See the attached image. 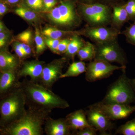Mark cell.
I'll use <instances>...</instances> for the list:
<instances>
[{"mask_svg":"<svg viewBox=\"0 0 135 135\" xmlns=\"http://www.w3.org/2000/svg\"><path fill=\"white\" fill-rule=\"evenodd\" d=\"M13 49L17 56L19 58L20 60L23 59L26 57L24 52L22 50L21 43L18 42H15L13 44Z\"/></svg>","mask_w":135,"mask_h":135,"instance_id":"obj_32","label":"cell"},{"mask_svg":"<svg viewBox=\"0 0 135 135\" xmlns=\"http://www.w3.org/2000/svg\"><path fill=\"white\" fill-rule=\"evenodd\" d=\"M17 39L22 42V43L30 44L32 40V33L29 30L25 31L19 34L17 36Z\"/></svg>","mask_w":135,"mask_h":135,"instance_id":"obj_28","label":"cell"},{"mask_svg":"<svg viewBox=\"0 0 135 135\" xmlns=\"http://www.w3.org/2000/svg\"><path fill=\"white\" fill-rule=\"evenodd\" d=\"M66 61V58L64 57L45 65L39 83L47 88L51 89L53 85L60 79V76L63 74L64 66Z\"/></svg>","mask_w":135,"mask_h":135,"instance_id":"obj_10","label":"cell"},{"mask_svg":"<svg viewBox=\"0 0 135 135\" xmlns=\"http://www.w3.org/2000/svg\"><path fill=\"white\" fill-rule=\"evenodd\" d=\"M65 118L72 131L73 135H75L78 131L91 127L88 122L85 111L82 109L69 114Z\"/></svg>","mask_w":135,"mask_h":135,"instance_id":"obj_16","label":"cell"},{"mask_svg":"<svg viewBox=\"0 0 135 135\" xmlns=\"http://www.w3.org/2000/svg\"><path fill=\"white\" fill-rule=\"evenodd\" d=\"M15 13L22 18L29 21H36L38 18L37 15L33 11L25 8H17L15 10Z\"/></svg>","mask_w":135,"mask_h":135,"instance_id":"obj_24","label":"cell"},{"mask_svg":"<svg viewBox=\"0 0 135 135\" xmlns=\"http://www.w3.org/2000/svg\"><path fill=\"white\" fill-rule=\"evenodd\" d=\"M129 20L127 12L123 5L113 6L112 22L114 25L120 27Z\"/></svg>","mask_w":135,"mask_h":135,"instance_id":"obj_19","label":"cell"},{"mask_svg":"<svg viewBox=\"0 0 135 135\" xmlns=\"http://www.w3.org/2000/svg\"><path fill=\"white\" fill-rule=\"evenodd\" d=\"M25 98L20 88L0 99V127L17 120L26 112Z\"/></svg>","mask_w":135,"mask_h":135,"instance_id":"obj_3","label":"cell"},{"mask_svg":"<svg viewBox=\"0 0 135 135\" xmlns=\"http://www.w3.org/2000/svg\"><path fill=\"white\" fill-rule=\"evenodd\" d=\"M35 41L36 43V54L39 56L43 53L46 50V45L41 35L40 32L38 29H35Z\"/></svg>","mask_w":135,"mask_h":135,"instance_id":"obj_25","label":"cell"},{"mask_svg":"<svg viewBox=\"0 0 135 135\" xmlns=\"http://www.w3.org/2000/svg\"><path fill=\"white\" fill-rule=\"evenodd\" d=\"M91 105L101 112L111 120L126 119L135 112V106L129 104H104L101 101Z\"/></svg>","mask_w":135,"mask_h":135,"instance_id":"obj_9","label":"cell"},{"mask_svg":"<svg viewBox=\"0 0 135 135\" xmlns=\"http://www.w3.org/2000/svg\"><path fill=\"white\" fill-rule=\"evenodd\" d=\"M97 131L92 127H88L78 131L75 135H96Z\"/></svg>","mask_w":135,"mask_h":135,"instance_id":"obj_34","label":"cell"},{"mask_svg":"<svg viewBox=\"0 0 135 135\" xmlns=\"http://www.w3.org/2000/svg\"><path fill=\"white\" fill-rule=\"evenodd\" d=\"M107 1H115V0H107Z\"/></svg>","mask_w":135,"mask_h":135,"instance_id":"obj_42","label":"cell"},{"mask_svg":"<svg viewBox=\"0 0 135 135\" xmlns=\"http://www.w3.org/2000/svg\"><path fill=\"white\" fill-rule=\"evenodd\" d=\"M48 17L53 23L62 26H71L79 20L74 3L70 0L61 1L49 11Z\"/></svg>","mask_w":135,"mask_h":135,"instance_id":"obj_5","label":"cell"},{"mask_svg":"<svg viewBox=\"0 0 135 135\" xmlns=\"http://www.w3.org/2000/svg\"><path fill=\"white\" fill-rule=\"evenodd\" d=\"M95 46L90 42H86L77 55L81 61H92L95 57Z\"/></svg>","mask_w":135,"mask_h":135,"instance_id":"obj_21","label":"cell"},{"mask_svg":"<svg viewBox=\"0 0 135 135\" xmlns=\"http://www.w3.org/2000/svg\"><path fill=\"white\" fill-rule=\"evenodd\" d=\"M88 122L101 135H109L114 127V123L103 113L92 105L85 111Z\"/></svg>","mask_w":135,"mask_h":135,"instance_id":"obj_11","label":"cell"},{"mask_svg":"<svg viewBox=\"0 0 135 135\" xmlns=\"http://www.w3.org/2000/svg\"><path fill=\"white\" fill-rule=\"evenodd\" d=\"M71 39L67 50L64 55L65 58L73 59L77 55L80 49L84 46L86 42L78 36L77 33L74 34Z\"/></svg>","mask_w":135,"mask_h":135,"instance_id":"obj_18","label":"cell"},{"mask_svg":"<svg viewBox=\"0 0 135 135\" xmlns=\"http://www.w3.org/2000/svg\"><path fill=\"white\" fill-rule=\"evenodd\" d=\"M5 27L3 23L0 21V32L4 31Z\"/></svg>","mask_w":135,"mask_h":135,"instance_id":"obj_38","label":"cell"},{"mask_svg":"<svg viewBox=\"0 0 135 135\" xmlns=\"http://www.w3.org/2000/svg\"><path fill=\"white\" fill-rule=\"evenodd\" d=\"M21 46L23 51L24 52L26 57L30 56L31 55L32 51L31 48L29 44L25 43H21Z\"/></svg>","mask_w":135,"mask_h":135,"instance_id":"obj_36","label":"cell"},{"mask_svg":"<svg viewBox=\"0 0 135 135\" xmlns=\"http://www.w3.org/2000/svg\"><path fill=\"white\" fill-rule=\"evenodd\" d=\"M20 89L28 108L50 113L53 109H65L70 107L66 100L38 83L24 79Z\"/></svg>","mask_w":135,"mask_h":135,"instance_id":"obj_1","label":"cell"},{"mask_svg":"<svg viewBox=\"0 0 135 135\" xmlns=\"http://www.w3.org/2000/svg\"><path fill=\"white\" fill-rule=\"evenodd\" d=\"M45 65L44 62L38 60L25 62L18 71V76L20 78L28 76L31 81L39 83Z\"/></svg>","mask_w":135,"mask_h":135,"instance_id":"obj_14","label":"cell"},{"mask_svg":"<svg viewBox=\"0 0 135 135\" xmlns=\"http://www.w3.org/2000/svg\"><path fill=\"white\" fill-rule=\"evenodd\" d=\"M131 83L133 88V89L135 91V78L133 80H131Z\"/></svg>","mask_w":135,"mask_h":135,"instance_id":"obj_41","label":"cell"},{"mask_svg":"<svg viewBox=\"0 0 135 135\" xmlns=\"http://www.w3.org/2000/svg\"><path fill=\"white\" fill-rule=\"evenodd\" d=\"M122 70V74L109 86L102 103L130 105L135 102V91L131 80L127 77L126 69Z\"/></svg>","mask_w":135,"mask_h":135,"instance_id":"obj_4","label":"cell"},{"mask_svg":"<svg viewBox=\"0 0 135 135\" xmlns=\"http://www.w3.org/2000/svg\"><path fill=\"white\" fill-rule=\"evenodd\" d=\"M120 32L116 28L102 26L86 27L79 33L89 38L97 43L116 40Z\"/></svg>","mask_w":135,"mask_h":135,"instance_id":"obj_12","label":"cell"},{"mask_svg":"<svg viewBox=\"0 0 135 135\" xmlns=\"http://www.w3.org/2000/svg\"><path fill=\"white\" fill-rule=\"evenodd\" d=\"M73 32L65 31L52 27H48L44 29L42 33L49 38L60 39L65 35L73 33Z\"/></svg>","mask_w":135,"mask_h":135,"instance_id":"obj_22","label":"cell"},{"mask_svg":"<svg viewBox=\"0 0 135 135\" xmlns=\"http://www.w3.org/2000/svg\"><path fill=\"white\" fill-rule=\"evenodd\" d=\"M6 1L11 4H14L18 2L19 0H6Z\"/></svg>","mask_w":135,"mask_h":135,"instance_id":"obj_39","label":"cell"},{"mask_svg":"<svg viewBox=\"0 0 135 135\" xmlns=\"http://www.w3.org/2000/svg\"><path fill=\"white\" fill-rule=\"evenodd\" d=\"M84 1V3H91L95 0H83Z\"/></svg>","mask_w":135,"mask_h":135,"instance_id":"obj_40","label":"cell"},{"mask_svg":"<svg viewBox=\"0 0 135 135\" xmlns=\"http://www.w3.org/2000/svg\"><path fill=\"white\" fill-rule=\"evenodd\" d=\"M122 33L126 36V40L129 43L135 46V21L131 24Z\"/></svg>","mask_w":135,"mask_h":135,"instance_id":"obj_26","label":"cell"},{"mask_svg":"<svg viewBox=\"0 0 135 135\" xmlns=\"http://www.w3.org/2000/svg\"><path fill=\"white\" fill-rule=\"evenodd\" d=\"M57 3L56 0H43L44 7L46 10H49L55 6Z\"/></svg>","mask_w":135,"mask_h":135,"instance_id":"obj_35","label":"cell"},{"mask_svg":"<svg viewBox=\"0 0 135 135\" xmlns=\"http://www.w3.org/2000/svg\"><path fill=\"white\" fill-rule=\"evenodd\" d=\"M20 60L18 57L6 50L0 51V70L2 72L18 71Z\"/></svg>","mask_w":135,"mask_h":135,"instance_id":"obj_17","label":"cell"},{"mask_svg":"<svg viewBox=\"0 0 135 135\" xmlns=\"http://www.w3.org/2000/svg\"><path fill=\"white\" fill-rule=\"evenodd\" d=\"M86 66L84 62L83 61L73 62L69 66L67 71L62 74L60 79L67 77H76L80 74L86 72Z\"/></svg>","mask_w":135,"mask_h":135,"instance_id":"obj_20","label":"cell"},{"mask_svg":"<svg viewBox=\"0 0 135 135\" xmlns=\"http://www.w3.org/2000/svg\"><path fill=\"white\" fill-rule=\"evenodd\" d=\"M9 35L3 31L0 32V51H4L3 49L7 45L9 39Z\"/></svg>","mask_w":135,"mask_h":135,"instance_id":"obj_33","label":"cell"},{"mask_svg":"<svg viewBox=\"0 0 135 135\" xmlns=\"http://www.w3.org/2000/svg\"><path fill=\"white\" fill-rule=\"evenodd\" d=\"M20 79L18 71L1 73L0 75V99L20 88Z\"/></svg>","mask_w":135,"mask_h":135,"instance_id":"obj_13","label":"cell"},{"mask_svg":"<svg viewBox=\"0 0 135 135\" xmlns=\"http://www.w3.org/2000/svg\"><path fill=\"white\" fill-rule=\"evenodd\" d=\"M116 134L123 135H135V118L120 126L116 130Z\"/></svg>","mask_w":135,"mask_h":135,"instance_id":"obj_23","label":"cell"},{"mask_svg":"<svg viewBox=\"0 0 135 135\" xmlns=\"http://www.w3.org/2000/svg\"><path fill=\"white\" fill-rule=\"evenodd\" d=\"M95 46V57L109 63L116 62L121 66H126L127 58L123 50L116 40L97 43Z\"/></svg>","mask_w":135,"mask_h":135,"instance_id":"obj_6","label":"cell"},{"mask_svg":"<svg viewBox=\"0 0 135 135\" xmlns=\"http://www.w3.org/2000/svg\"><path fill=\"white\" fill-rule=\"evenodd\" d=\"M71 39L65 38L60 40L57 49V55L64 54L67 50L68 46L70 43Z\"/></svg>","mask_w":135,"mask_h":135,"instance_id":"obj_31","label":"cell"},{"mask_svg":"<svg viewBox=\"0 0 135 135\" xmlns=\"http://www.w3.org/2000/svg\"><path fill=\"white\" fill-rule=\"evenodd\" d=\"M2 72L1 71V70H0V75H1V74Z\"/></svg>","mask_w":135,"mask_h":135,"instance_id":"obj_43","label":"cell"},{"mask_svg":"<svg viewBox=\"0 0 135 135\" xmlns=\"http://www.w3.org/2000/svg\"><path fill=\"white\" fill-rule=\"evenodd\" d=\"M126 68V66L113 65L110 63L101 59H94L87 65L85 79L88 82H95L108 78L116 70Z\"/></svg>","mask_w":135,"mask_h":135,"instance_id":"obj_8","label":"cell"},{"mask_svg":"<svg viewBox=\"0 0 135 135\" xmlns=\"http://www.w3.org/2000/svg\"><path fill=\"white\" fill-rule=\"evenodd\" d=\"M8 10L7 7L5 4L0 2V17L5 15Z\"/></svg>","mask_w":135,"mask_h":135,"instance_id":"obj_37","label":"cell"},{"mask_svg":"<svg viewBox=\"0 0 135 135\" xmlns=\"http://www.w3.org/2000/svg\"><path fill=\"white\" fill-rule=\"evenodd\" d=\"M27 4L35 11L41 10L44 7L43 0H26Z\"/></svg>","mask_w":135,"mask_h":135,"instance_id":"obj_29","label":"cell"},{"mask_svg":"<svg viewBox=\"0 0 135 135\" xmlns=\"http://www.w3.org/2000/svg\"><path fill=\"white\" fill-rule=\"evenodd\" d=\"M43 128L47 135H73L66 118L55 119L49 116L45 120Z\"/></svg>","mask_w":135,"mask_h":135,"instance_id":"obj_15","label":"cell"},{"mask_svg":"<svg viewBox=\"0 0 135 135\" xmlns=\"http://www.w3.org/2000/svg\"><path fill=\"white\" fill-rule=\"evenodd\" d=\"M49 113L28 108L23 115L7 126L0 127V135H42Z\"/></svg>","mask_w":135,"mask_h":135,"instance_id":"obj_2","label":"cell"},{"mask_svg":"<svg viewBox=\"0 0 135 135\" xmlns=\"http://www.w3.org/2000/svg\"><path fill=\"white\" fill-rule=\"evenodd\" d=\"M60 40V39H53L47 38L45 39V42L46 46L48 47L52 52L57 54V47Z\"/></svg>","mask_w":135,"mask_h":135,"instance_id":"obj_30","label":"cell"},{"mask_svg":"<svg viewBox=\"0 0 135 135\" xmlns=\"http://www.w3.org/2000/svg\"><path fill=\"white\" fill-rule=\"evenodd\" d=\"M129 20L135 21V0H129L123 5Z\"/></svg>","mask_w":135,"mask_h":135,"instance_id":"obj_27","label":"cell"},{"mask_svg":"<svg viewBox=\"0 0 135 135\" xmlns=\"http://www.w3.org/2000/svg\"><path fill=\"white\" fill-rule=\"evenodd\" d=\"M80 11L90 23L101 26L106 24L110 19V11L107 5L100 3H80Z\"/></svg>","mask_w":135,"mask_h":135,"instance_id":"obj_7","label":"cell"}]
</instances>
